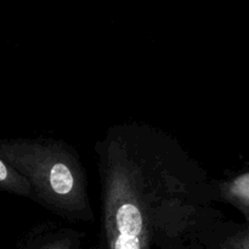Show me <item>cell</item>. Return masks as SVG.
<instances>
[{
	"label": "cell",
	"instance_id": "6da1fadb",
	"mask_svg": "<svg viewBox=\"0 0 249 249\" xmlns=\"http://www.w3.org/2000/svg\"><path fill=\"white\" fill-rule=\"evenodd\" d=\"M107 249H184L208 229L214 187L173 135L113 124L95 143Z\"/></svg>",
	"mask_w": 249,
	"mask_h": 249
},
{
	"label": "cell",
	"instance_id": "7a4b0ae2",
	"mask_svg": "<svg viewBox=\"0 0 249 249\" xmlns=\"http://www.w3.org/2000/svg\"><path fill=\"white\" fill-rule=\"evenodd\" d=\"M0 157L26 178L36 204L70 223L94 221L87 170L72 145L41 136L0 139Z\"/></svg>",
	"mask_w": 249,
	"mask_h": 249
},
{
	"label": "cell",
	"instance_id": "3957f363",
	"mask_svg": "<svg viewBox=\"0 0 249 249\" xmlns=\"http://www.w3.org/2000/svg\"><path fill=\"white\" fill-rule=\"evenodd\" d=\"M82 238L80 231L44 221L29 231L21 249H78Z\"/></svg>",
	"mask_w": 249,
	"mask_h": 249
},
{
	"label": "cell",
	"instance_id": "277c9868",
	"mask_svg": "<svg viewBox=\"0 0 249 249\" xmlns=\"http://www.w3.org/2000/svg\"><path fill=\"white\" fill-rule=\"evenodd\" d=\"M215 198L235 207L249 225V172L213 184Z\"/></svg>",
	"mask_w": 249,
	"mask_h": 249
},
{
	"label": "cell",
	"instance_id": "5b68a950",
	"mask_svg": "<svg viewBox=\"0 0 249 249\" xmlns=\"http://www.w3.org/2000/svg\"><path fill=\"white\" fill-rule=\"evenodd\" d=\"M0 191L33 201V191L26 178L0 157Z\"/></svg>",
	"mask_w": 249,
	"mask_h": 249
},
{
	"label": "cell",
	"instance_id": "8992f818",
	"mask_svg": "<svg viewBox=\"0 0 249 249\" xmlns=\"http://www.w3.org/2000/svg\"><path fill=\"white\" fill-rule=\"evenodd\" d=\"M216 249H249V225L225 236Z\"/></svg>",
	"mask_w": 249,
	"mask_h": 249
}]
</instances>
